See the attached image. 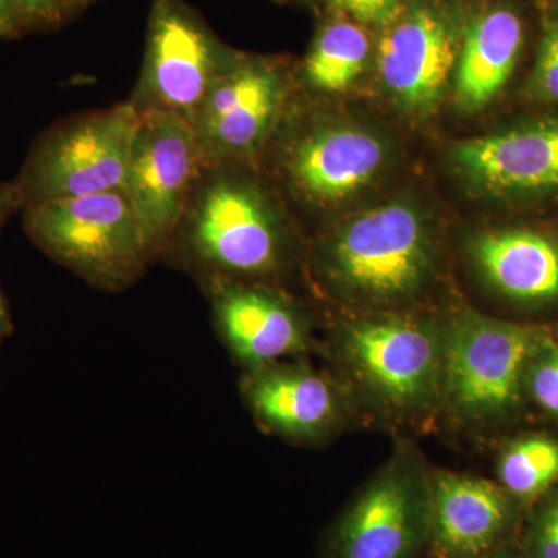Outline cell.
<instances>
[{
    "mask_svg": "<svg viewBox=\"0 0 558 558\" xmlns=\"http://www.w3.org/2000/svg\"><path fill=\"white\" fill-rule=\"evenodd\" d=\"M241 165L205 167L163 258L202 281L258 282L278 275L288 240L277 208Z\"/></svg>",
    "mask_w": 558,
    "mask_h": 558,
    "instance_id": "1",
    "label": "cell"
},
{
    "mask_svg": "<svg viewBox=\"0 0 558 558\" xmlns=\"http://www.w3.org/2000/svg\"><path fill=\"white\" fill-rule=\"evenodd\" d=\"M444 323L369 315L341 326L332 352L352 395L395 422L439 411Z\"/></svg>",
    "mask_w": 558,
    "mask_h": 558,
    "instance_id": "2",
    "label": "cell"
},
{
    "mask_svg": "<svg viewBox=\"0 0 558 558\" xmlns=\"http://www.w3.org/2000/svg\"><path fill=\"white\" fill-rule=\"evenodd\" d=\"M554 341L548 329L458 312L444 323L440 413L468 428L508 416L535 359Z\"/></svg>",
    "mask_w": 558,
    "mask_h": 558,
    "instance_id": "3",
    "label": "cell"
},
{
    "mask_svg": "<svg viewBox=\"0 0 558 558\" xmlns=\"http://www.w3.org/2000/svg\"><path fill=\"white\" fill-rule=\"evenodd\" d=\"M323 266L330 284L348 299L398 306L428 284L435 248L416 209L392 202L344 222L330 238Z\"/></svg>",
    "mask_w": 558,
    "mask_h": 558,
    "instance_id": "4",
    "label": "cell"
},
{
    "mask_svg": "<svg viewBox=\"0 0 558 558\" xmlns=\"http://www.w3.org/2000/svg\"><path fill=\"white\" fill-rule=\"evenodd\" d=\"M22 226L36 247L98 289L130 288L150 264L123 190L28 205Z\"/></svg>",
    "mask_w": 558,
    "mask_h": 558,
    "instance_id": "5",
    "label": "cell"
},
{
    "mask_svg": "<svg viewBox=\"0 0 558 558\" xmlns=\"http://www.w3.org/2000/svg\"><path fill=\"white\" fill-rule=\"evenodd\" d=\"M140 121L142 113L124 101L43 132L13 180L22 207L123 190Z\"/></svg>",
    "mask_w": 558,
    "mask_h": 558,
    "instance_id": "6",
    "label": "cell"
},
{
    "mask_svg": "<svg viewBox=\"0 0 558 558\" xmlns=\"http://www.w3.org/2000/svg\"><path fill=\"white\" fill-rule=\"evenodd\" d=\"M429 515L432 472L403 444L340 513L325 558H417L428 549Z\"/></svg>",
    "mask_w": 558,
    "mask_h": 558,
    "instance_id": "7",
    "label": "cell"
},
{
    "mask_svg": "<svg viewBox=\"0 0 558 558\" xmlns=\"http://www.w3.org/2000/svg\"><path fill=\"white\" fill-rule=\"evenodd\" d=\"M233 53L182 0H153L145 61L128 101L191 124Z\"/></svg>",
    "mask_w": 558,
    "mask_h": 558,
    "instance_id": "8",
    "label": "cell"
},
{
    "mask_svg": "<svg viewBox=\"0 0 558 558\" xmlns=\"http://www.w3.org/2000/svg\"><path fill=\"white\" fill-rule=\"evenodd\" d=\"M205 167L189 121L171 113H142L123 191L150 263L170 247Z\"/></svg>",
    "mask_w": 558,
    "mask_h": 558,
    "instance_id": "9",
    "label": "cell"
},
{
    "mask_svg": "<svg viewBox=\"0 0 558 558\" xmlns=\"http://www.w3.org/2000/svg\"><path fill=\"white\" fill-rule=\"evenodd\" d=\"M286 94L281 69L234 51L191 121L205 165L255 159L277 128Z\"/></svg>",
    "mask_w": 558,
    "mask_h": 558,
    "instance_id": "10",
    "label": "cell"
},
{
    "mask_svg": "<svg viewBox=\"0 0 558 558\" xmlns=\"http://www.w3.org/2000/svg\"><path fill=\"white\" fill-rule=\"evenodd\" d=\"M220 340L245 371L263 368L310 349L311 332L299 307L258 282L202 281Z\"/></svg>",
    "mask_w": 558,
    "mask_h": 558,
    "instance_id": "11",
    "label": "cell"
},
{
    "mask_svg": "<svg viewBox=\"0 0 558 558\" xmlns=\"http://www.w3.org/2000/svg\"><path fill=\"white\" fill-rule=\"evenodd\" d=\"M461 40L447 14L414 7L387 25L377 69L385 90L400 108L427 113L438 106L458 61Z\"/></svg>",
    "mask_w": 558,
    "mask_h": 558,
    "instance_id": "12",
    "label": "cell"
},
{
    "mask_svg": "<svg viewBox=\"0 0 558 558\" xmlns=\"http://www.w3.org/2000/svg\"><path fill=\"white\" fill-rule=\"evenodd\" d=\"M241 392L260 427L293 442H319L347 418V387L303 363L245 371Z\"/></svg>",
    "mask_w": 558,
    "mask_h": 558,
    "instance_id": "13",
    "label": "cell"
},
{
    "mask_svg": "<svg viewBox=\"0 0 558 558\" xmlns=\"http://www.w3.org/2000/svg\"><path fill=\"white\" fill-rule=\"evenodd\" d=\"M521 505L498 483L432 472L428 549L436 558H481L515 537Z\"/></svg>",
    "mask_w": 558,
    "mask_h": 558,
    "instance_id": "14",
    "label": "cell"
},
{
    "mask_svg": "<svg viewBox=\"0 0 558 558\" xmlns=\"http://www.w3.org/2000/svg\"><path fill=\"white\" fill-rule=\"evenodd\" d=\"M385 148L369 132L315 124L290 142L282 171L311 204L328 205L357 193L384 163Z\"/></svg>",
    "mask_w": 558,
    "mask_h": 558,
    "instance_id": "15",
    "label": "cell"
},
{
    "mask_svg": "<svg viewBox=\"0 0 558 558\" xmlns=\"http://www.w3.org/2000/svg\"><path fill=\"white\" fill-rule=\"evenodd\" d=\"M453 160L473 185L488 193L558 190V120L465 140L454 146Z\"/></svg>",
    "mask_w": 558,
    "mask_h": 558,
    "instance_id": "16",
    "label": "cell"
},
{
    "mask_svg": "<svg viewBox=\"0 0 558 558\" xmlns=\"http://www.w3.org/2000/svg\"><path fill=\"white\" fill-rule=\"evenodd\" d=\"M481 277L506 299L520 303L558 300V245L529 230L480 234L469 245Z\"/></svg>",
    "mask_w": 558,
    "mask_h": 558,
    "instance_id": "17",
    "label": "cell"
},
{
    "mask_svg": "<svg viewBox=\"0 0 558 558\" xmlns=\"http://www.w3.org/2000/svg\"><path fill=\"white\" fill-rule=\"evenodd\" d=\"M523 47V24L515 11L498 7L470 25L461 43L454 100L476 110L494 100L508 83Z\"/></svg>",
    "mask_w": 558,
    "mask_h": 558,
    "instance_id": "18",
    "label": "cell"
},
{
    "mask_svg": "<svg viewBox=\"0 0 558 558\" xmlns=\"http://www.w3.org/2000/svg\"><path fill=\"white\" fill-rule=\"evenodd\" d=\"M368 35L351 22H332L318 33L303 64L311 89L337 94L351 87L368 62Z\"/></svg>",
    "mask_w": 558,
    "mask_h": 558,
    "instance_id": "19",
    "label": "cell"
},
{
    "mask_svg": "<svg viewBox=\"0 0 558 558\" xmlns=\"http://www.w3.org/2000/svg\"><path fill=\"white\" fill-rule=\"evenodd\" d=\"M558 483V442L548 436H524L498 459V484L521 505L545 497Z\"/></svg>",
    "mask_w": 558,
    "mask_h": 558,
    "instance_id": "20",
    "label": "cell"
},
{
    "mask_svg": "<svg viewBox=\"0 0 558 558\" xmlns=\"http://www.w3.org/2000/svg\"><path fill=\"white\" fill-rule=\"evenodd\" d=\"M520 542L526 558H558V487L535 502Z\"/></svg>",
    "mask_w": 558,
    "mask_h": 558,
    "instance_id": "21",
    "label": "cell"
},
{
    "mask_svg": "<svg viewBox=\"0 0 558 558\" xmlns=\"http://www.w3.org/2000/svg\"><path fill=\"white\" fill-rule=\"evenodd\" d=\"M529 92L539 101L558 105V21L549 22L529 80Z\"/></svg>",
    "mask_w": 558,
    "mask_h": 558,
    "instance_id": "22",
    "label": "cell"
},
{
    "mask_svg": "<svg viewBox=\"0 0 558 558\" xmlns=\"http://www.w3.org/2000/svg\"><path fill=\"white\" fill-rule=\"evenodd\" d=\"M526 388L539 409L558 416V343L554 341L535 359Z\"/></svg>",
    "mask_w": 558,
    "mask_h": 558,
    "instance_id": "23",
    "label": "cell"
},
{
    "mask_svg": "<svg viewBox=\"0 0 558 558\" xmlns=\"http://www.w3.org/2000/svg\"><path fill=\"white\" fill-rule=\"evenodd\" d=\"M362 24L387 25L400 14L399 0H328Z\"/></svg>",
    "mask_w": 558,
    "mask_h": 558,
    "instance_id": "24",
    "label": "cell"
},
{
    "mask_svg": "<svg viewBox=\"0 0 558 558\" xmlns=\"http://www.w3.org/2000/svg\"><path fill=\"white\" fill-rule=\"evenodd\" d=\"M24 27H49L68 13L65 0H16Z\"/></svg>",
    "mask_w": 558,
    "mask_h": 558,
    "instance_id": "25",
    "label": "cell"
},
{
    "mask_svg": "<svg viewBox=\"0 0 558 558\" xmlns=\"http://www.w3.org/2000/svg\"><path fill=\"white\" fill-rule=\"evenodd\" d=\"M24 28L16 0H0V38H14Z\"/></svg>",
    "mask_w": 558,
    "mask_h": 558,
    "instance_id": "26",
    "label": "cell"
},
{
    "mask_svg": "<svg viewBox=\"0 0 558 558\" xmlns=\"http://www.w3.org/2000/svg\"><path fill=\"white\" fill-rule=\"evenodd\" d=\"M22 201L14 182H0V231L7 220L16 211H22Z\"/></svg>",
    "mask_w": 558,
    "mask_h": 558,
    "instance_id": "27",
    "label": "cell"
},
{
    "mask_svg": "<svg viewBox=\"0 0 558 558\" xmlns=\"http://www.w3.org/2000/svg\"><path fill=\"white\" fill-rule=\"evenodd\" d=\"M481 558H526V554H524L520 538L513 537L502 543L497 549L488 553L487 556Z\"/></svg>",
    "mask_w": 558,
    "mask_h": 558,
    "instance_id": "28",
    "label": "cell"
},
{
    "mask_svg": "<svg viewBox=\"0 0 558 558\" xmlns=\"http://www.w3.org/2000/svg\"><path fill=\"white\" fill-rule=\"evenodd\" d=\"M11 332H13V322H11L9 303H7L2 289H0V343H2V340L9 337Z\"/></svg>",
    "mask_w": 558,
    "mask_h": 558,
    "instance_id": "29",
    "label": "cell"
},
{
    "mask_svg": "<svg viewBox=\"0 0 558 558\" xmlns=\"http://www.w3.org/2000/svg\"><path fill=\"white\" fill-rule=\"evenodd\" d=\"M90 2L92 0H65V7H68V13H70V11L84 9Z\"/></svg>",
    "mask_w": 558,
    "mask_h": 558,
    "instance_id": "30",
    "label": "cell"
}]
</instances>
